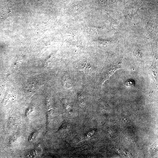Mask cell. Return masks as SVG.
Listing matches in <instances>:
<instances>
[{
    "instance_id": "6da1fadb",
    "label": "cell",
    "mask_w": 158,
    "mask_h": 158,
    "mask_svg": "<svg viewBox=\"0 0 158 158\" xmlns=\"http://www.w3.org/2000/svg\"><path fill=\"white\" fill-rule=\"evenodd\" d=\"M112 25L113 26V28L116 30L117 29L118 30V28H119L118 24L116 22L115 20H112Z\"/></svg>"
},
{
    "instance_id": "7a4b0ae2",
    "label": "cell",
    "mask_w": 158,
    "mask_h": 158,
    "mask_svg": "<svg viewBox=\"0 0 158 158\" xmlns=\"http://www.w3.org/2000/svg\"><path fill=\"white\" fill-rule=\"evenodd\" d=\"M100 4L102 5H105L106 4L107 0H97Z\"/></svg>"
}]
</instances>
